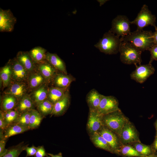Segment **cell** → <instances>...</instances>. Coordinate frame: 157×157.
<instances>
[{
	"label": "cell",
	"mask_w": 157,
	"mask_h": 157,
	"mask_svg": "<svg viewBox=\"0 0 157 157\" xmlns=\"http://www.w3.org/2000/svg\"><path fill=\"white\" fill-rule=\"evenodd\" d=\"M122 41L129 42L134 47L142 51L148 50L154 45L153 33L151 31H136L123 38Z\"/></svg>",
	"instance_id": "6da1fadb"
},
{
	"label": "cell",
	"mask_w": 157,
	"mask_h": 157,
	"mask_svg": "<svg viewBox=\"0 0 157 157\" xmlns=\"http://www.w3.org/2000/svg\"><path fill=\"white\" fill-rule=\"evenodd\" d=\"M129 120L120 109L103 115L102 119V125L113 131L119 138L123 127Z\"/></svg>",
	"instance_id": "7a4b0ae2"
},
{
	"label": "cell",
	"mask_w": 157,
	"mask_h": 157,
	"mask_svg": "<svg viewBox=\"0 0 157 157\" xmlns=\"http://www.w3.org/2000/svg\"><path fill=\"white\" fill-rule=\"evenodd\" d=\"M122 42L119 37L109 30L104 34L102 38L94 46L101 52L106 54H114L119 52Z\"/></svg>",
	"instance_id": "3957f363"
},
{
	"label": "cell",
	"mask_w": 157,
	"mask_h": 157,
	"mask_svg": "<svg viewBox=\"0 0 157 157\" xmlns=\"http://www.w3.org/2000/svg\"><path fill=\"white\" fill-rule=\"evenodd\" d=\"M119 52L120 58L123 63L135 65L141 64L142 62L141 55L142 51L138 50L129 42L122 41L120 46Z\"/></svg>",
	"instance_id": "277c9868"
},
{
	"label": "cell",
	"mask_w": 157,
	"mask_h": 157,
	"mask_svg": "<svg viewBox=\"0 0 157 157\" xmlns=\"http://www.w3.org/2000/svg\"><path fill=\"white\" fill-rule=\"evenodd\" d=\"M156 19L155 16L152 14L148 6L144 4L136 18L133 21L130 22V23L131 24L136 25V30L142 31L144 28L149 25L154 27H156Z\"/></svg>",
	"instance_id": "5b68a950"
},
{
	"label": "cell",
	"mask_w": 157,
	"mask_h": 157,
	"mask_svg": "<svg viewBox=\"0 0 157 157\" xmlns=\"http://www.w3.org/2000/svg\"><path fill=\"white\" fill-rule=\"evenodd\" d=\"M130 21L125 15H117L112 20L111 28L109 30L116 35L123 38L130 34Z\"/></svg>",
	"instance_id": "8992f818"
},
{
	"label": "cell",
	"mask_w": 157,
	"mask_h": 157,
	"mask_svg": "<svg viewBox=\"0 0 157 157\" xmlns=\"http://www.w3.org/2000/svg\"><path fill=\"white\" fill-rule=\"evenodd\" d=\"M120 138L123 144L141 142L138 132L134 125L129 120L123 127Z\"/></svg>",
	"instance_id": "52a82bcc"
},
{
	"label": "cell",
	"mask_w": 157,
	"mask_h": 157,
	"mask_svg": "<svg viewBox=\"0 0 157 157\" xmlns=\"http://www.w3.org/2000/svg\"><path fill=\"white\" fill-rule=\"evenodd\" d=\"M135 65V69L130 74V77L140 83L144 82L155 71V69L151 63Z\"/></svg>",
	"instance_id": "ba28073f"
},
{
	"label": "cell",
	"mask_w": 157,
	"mask_h": 157,
	"mask_svg": "<svg viewBox=\"0 0 157 157\" xmlns=\"http://www.w3.org/2000/svg\"><path fill=\"white\" fill-rule=\"evenodd\" d=\"M97 132L106 140L115 154H117L118 151L123 145L119 136L104 126H102Z\"/></svg>",
	"instance_id": "9c48e42d"
},
{
	"label": "cell",
	"mask_w": 157,
	"mask_h": 157,
	"mask_svg": "<svg viewBox=\"0 0 157 157\" xmlns=\"http://www.w3.org/2000/svg\"><path fill=\"white\" fill-rule=\"evenodd\" d=\"M11 70V81L27 83L30 73L15 58L9 60Z\"/></svg>",
	"instance_id": "30bf717a"
},
{
	"label": "cell",
	"mask_w": 157,
	"mask_h": 157,
	"mask_svg": "<svg viewBox=\"0 0 157 157\" xmlns=\"http://www.w3.org/2000/svg\"><path fill=\"white\" fill-rule=\"evenodd\" d=\"M119 102L113 96H106L102 94L97 112L103 115L119 110Z\"/></svg>",
	"instance_id": "8fae6325"
},
{
	"label": "cell",
	"mask_w": 157,
	"mask_h": 157,
	"mask_svg": "<svg viewBox=\"0 0 157 157\" xmlns=\"http://www.w3.org/2000/svg\"><path fill=\"white\" fill-rule=\"evenodd\" d=\"M29 92L30 91L27 83L11 81L4 93L11 95L18 100L29 94Z\"/></svg>",
	"instance_id": "7c38bea8"
},
{
	"label": "cell",
	"mask_w": 157,
	"mask_h": 157,
	"mask_svg": "<svg viewBox=\"0 0 157 157\" xmlns=\"http://www.w3.org/2000/svg\"><path fill=\"white\" fill-rule=\"evenodd\" d=\"M16 18L10 9L0 8V31L11 32L14 28Z\"/></svg>",
	"instance_id": "4fadbf2b"
},
{
	"label": "cell",
	"mask_w": 157,
	"mask_h": 157,
	"mask_svg": "<svg viewBox=\"0 0 157 157\" xmlns=\"http://www.w3.org/2000/svg\"><path fill=\"white\" fill-rule=\"evenodd\" d=\"M102 116L97 111H89L86 128L89 135L97 132L103 126Z\"/></svg>",
	"instance_id": "5bb4252c"
},
{
	"label": "cell",
	"mask_w": 157,
	"mask_h": 157,
	"mask_svg": "<svg viewBox=\"0 0 157 157\" xmlns=\"http://www.w3.org/2000/svg\"><path fill=\"white\" fill-rule=\"evenodd\" d=\"M36 64V69L42 75L49 84L59 72L46 60Z\"/></svg>",
	"instance_id": "9a60e30c"
},
{
	"label": "cell",
	"mask_w": 157,
	"mask_h": 157,
	"mask_svg": "<svg viewBox=\"0 0 157 157\" xmlns=\"http://www.w3.org/2000/svg\"><path fill=\"white\" fill-rule=\"evenodd\" d=\"M75 80V78L71 75L58 72L49 84H51V86L67 88H69L71 83Z\"/></svg>",
	"instance_id": "2e32d148"
},
{
	"label": "cell",
	"mask_w": 157,
	"mask_h": 157,
	"mask_svg": "<svg viewBox=\"0 0 157 157\" xmlns=\"http://www.w3.org/2000/svg\"><path fill=\"white\" fill-rule=\"evenodd\" d=\"M70 103L69 89L66 91L63 97L53 104L51 115L60 116L63 115L69 107Z\"/></svg>",
	"instance_id": "e0dca14e"
},
{
	"label": "cell",
	"mask_w": 157,
	"mask_h": 157,
	"mask_svg": "<svg viewBox=\"0 0 157 157\" xmlns=\"http://www.w3.org/2000/svg\"><path fill=\"white\" fill-rule=\"evenodd\" d=\"M49 84L45 83L29 94L35 107L47 99Z\"/></svg>",
	"instance_id": "ac0fdd59"
},
{
	"label": "cell",
	"mask_w": 157,
	"mask_h": 157,
	"mask_svg": "<svg viewBox=\"0 0 157 157\" xmlns=\"http://www.w3.org/2000/svg\"><path fill=\"white\" fill-rule=\"evenodd\" d=\"M15 58L30 73L36 70V63L28 51H19Z\"/></svg>",
	"instance_id": "d6986e66"
},
{
	"label": "cell",
	"mask_w": 157,
	"mask_h": 157,
	"mask_svg": "<svg viewBox=\"0 0 157 157\" xmlns=\"http://www.w3.org/2000/svg\"><path fill=\"white\" fill-rule=\"evenodd\" d=\"M45 59L58 72L67 74L64 62L57 54L47 52Z\"/></svg>",
	"instance_id": "ffe728a7"
},
{
	"label": "cell",
	"mask_w": 157,
	"mask_h": 157,
	"mask_svg": "<svg viewBox=\"0 0 157 157\" xmlns=\"http://www.w3.org/2000/svg\"><path fill=\"white\" fill-rule=\"evenodd\" d=\"M35 106L29 94L18 100L14 110L19 114L35 109Z\"/></svg>",
	"instance_id": "44dd1931"
},
{
	"label": "cell",
	"mask_w": 157,
	"mask_h": 157,
	"mask_svg": "<svg viewBox=\"0 0 157 157\" xmlns=\"http://www.w3.org/2000/svg\"><path fill=\"white\" fill-rule=\"evenodd\" d=\"M101 95L102 94L94 89L91 90L88 92L86 99L89 111H97Z\"/></svg>",
	"instance_id": "7402d4cb"
},
{
	"label": "cell",
	"mask_w": 157,
	"mask_h": 157,
	"mask_svg": "<svg viewBox=\"0 0 157 157\" xmlns=\"http://www.w3.org/2000/svg\"><path fill=\"white\" fill-rule=\"evenodd\" d=\"M45 83L47 82L36 69L30 73L27 82L30 92L38 88Z\"/></svg>",
	"instance_id": "603a6c76"
},
{
	"label": "cell",
	"mask_w": 157,
	"mask_h": 157,
	"mask_svg": "<svg viewBox=\"0 0 157 157\" xmlns=\"http://www.w3.org/2000/svg\"><path fill=\"white\" fill-rule=\"evenodd\" d=\"M30 129L16 123L10 124L7 127L3 132L2 138L0 139L7 140L9 137L27 131Z\"/></svg>",
	"instance_id": "cb8c5ba5"
},
{
	"label": "cell",
	"mask_w": 157,
	"mask_h": 157,
	"mask_svg": "<svg viewBox=\"0 0 157 157\" xmlns=\"http://www.w3.org/2000/svg\"><path fill=\"white\" fill-rule=\"evenodd\" d=\"M89 136L91 141L96 147L115 154L106 140L97 132L94 133Z\"/></svg>",
	"instance_id": "d4e9b609"
},
{
	"label": "cell",
	"mask_w": 157,
	"mask_h": 157,
	"mask_svg": "<svg viewBox=\"0 0 157 157\" xmlns=\"http://www.w3.org/2000/svg\"><path fill=\"white\" fill-rule=\"evenodd\" d=\"M69 88L62 89L51 86L48 90L47 99L53 104L61 99L67 90Z\"/></svg>",
	"instance_id": "484cf974"
},
{
	"label": "cell",
	"mask_w": 157,
	"mask_h": 157,
	"mask_svg": "<svg viewBox=\"0 0 157 157\" xmlns=\"http://www.w3.org/2000/svg\"><path fill=\"white\" fill-rule=\"evenodd\" d=\"M18 101L17 98L11 95L4 94L1 100V110L6 111L14 109Z\"/></svg>",
	"instance_id": "4316f807"
},
{
	"label": "cell",
	"mask_w": 157,
	"mask_h": 157,
	"mask_svg": "<svg viewBox=\"0 0 157 157\" xmlns=\"http://www.w3.org/2000/svg\"><path fill=\"white\" fill-rule=\"evenodd\" d=\"M117 155L122 157H144L139 154L131 144H123Z\"/></svg>",
	"instance_id": "83f0119b"
},
{
	"label": "cell",
	"mask_w": 157,
	"mask_h": 157,
	"mask_svg": "<svg viewBox=\"0 0 157 157\" xmlns=\"http://www.w3.org/2000/svg\"><path fill=\"white\" fill-rule=\"evenodd\" d=\"M28 52L36 63L42 62L46 60L47 50L41 47H35Z\"/></svg>",
	"instance_id": "f1b7e54d"
},
{
	"label": "cell",
	"mask_w": 157,
	"mask_h": 157,
	"mask_svg": "<svg viewBox=\"0 0 157 157\" xmlns=\"http://www.w3.org/2000/svg\"><path fill=\"white\" fill-rule=\"evenodd\" d=\"M0 78L4 88L7 87L9 85L11 77V70L9 61L0 70Z\"/></svg>",
	"instance_id": "f546056e"
},
{
	"label": "cell",
	"mask_w": 157,
	"mask_h": 157,
	"mask_svg": "<svg viewBox=\"0 0 157 157\" xmlns=\"http://www.w3.org/2000/svg\"><path fill=\"white\" fill-rule=\"evenodd\" d=\"M30 112V129H36L40 126L44 117L37 110L33 109Z\"/></svg>",
	"instance_id": "4dcf8cb0"
},
{
	"label": "cell",
	"mask_w": 157,
	"mask_h": 157,
	"mask_svg": "<svg viewBox=\"0 0 157 157\" xmlns=\"http://www.w3.org/2000/svg\"><path fill=\"white\" fill-rule=\"evenodd\" d=\"M37 110L44 117L51 114L53 111V104L47 99L38 105L36 107Z\"/></svg>",
	"instance_id": "1f68e13d"
},
{
	"label": "cell",
	"mask_w": 157,
	"mask_h": 157,
	"mask_svg": "<svg viewBox=\"0 0 157 157\" xmlns=\"http://www.w3.org/2000/svg\"><path fill=\"white\" fill-rule=\"evenodd\" d=\"M24 142L7 149L6 152L1 157H18L21 153L24 150L26 147Z\"/></svg>",
	"instance_id": "d6a6232c"
},
{
	"label": "cell",
	"mask_w": 157,
	"mask_h": 157,
	"mask_svg": "<svg viewBox=\"0 0 157 157\" xmlns=\"http://www.w3.org/2000/svg\"><path fill=\"white\" fill-rule=\"evenodd\" d=\"M130 144L143 157L154 153L151 145H147L141 143V142H137Z\"/></svg>",
	"instance_id": "836d02e7"
},
{
	"label": "cell",
	"mask_w": 157,
	"mask_h": 157,
	"mask_svg": "<svg viewBox=\"0 0 157 157\" xmlns=\"http://www.w3.org/2000/svg\"><path fill=\"white\" fill-rule=\"evenodd\" d=\"M2 111L4 120L8 126L14 123L19 115V113L14 109L6 111Z\"/></svg>",
	"instance_id": "e575fe53"
},
{
	"label": "cell",
	"mask_w": 157,
	"mask_h": 157,
	"mask_svg": "<svg viewBox=\"0 0 157 157\" xmlns=\"http://www.w3.org/2000/svg\"><path fill=\"white\" fill-rule=\"evenodd\" d=\"M30 111L19 114L18 117L14 123L19 124L30 129Z\"/></svg>",
	"instance_id": "d590c367"
},
{
	"label": "cell",
	"mask_w": 157,
	"mask_h": 157,
	"mask_svg": "<svg viewBox=\"0 0 157 157\" xmlns=\"http://www.w3.org/2000/svg\"><path fill=\"white\" fill-rule=\"evenodd\" d=\"M150 52L151 57L149 63H151L154 60H157V45L154 44L148 50Z\"/></svg>",
	"instance_id": "8d00e7d4"
},
{
	"label": "cell",
	"mask_w": 157,
	"mask_h": 157,
	"mask_svg": "<svg viewBox=\"0 0 157 157\" xmlns=\"http://www.w3.org/2000/svg\"><path fill=\"white\" fill-rule=\"evenodd\" d=\"M35 157H49L47 153H46L45 150L43 146H39L37 147V150Z\"/></svg>",
	"instance_id": "74e56055"
},
{
	"label": "cell",
	"mask_w": 157,
	"mask_h": 157,
	"mask_svg": "<svg viewBox=\"0 0 157 157\" xmlns=\"http://www.w3.org/2000/svg\"><path fill=\"white\" fill-rule=\"evenodd\" d=\"M37 147L33 145L31 147H29L27 146L25 149L26 152V157L30 156H35L36 152Z\"/></svg>",
	"instance_id": "f35d334b"
},
{
	"label": "cell",
	"mask_w": 157,
	"mask_h": 157,
	"mask_svg": "<svg viewBox=\"0 0 157 157\" xmlns=\"http://www.w3.org/2000/svg\"><path fill=\"white\" fill-rule=\"evenodd\" d=\"M7 126L8 125L3 117L2 112V110H1L0 112V132H3Z\"/></svg>",
	"instance_id": "ab89813d"
},
{
	"label": "cell",
	"mask_w": 157,
	"mask_h": 157,
	"mask_svg": "<svg viewBox=\"0 0 157 157\" xmlns=\"http://www.w3.org/2000/svg\"><path fill=\"white\" fill-rule=\"evenodd\" d=\"M6 140L0 139V157L3 155L7 151V149L5 148Z\"/></svg>",
	"instance_id": "60d3db41"
},
{
	"label": "cell",
	"mask_w": 157,
	"mask_h": 157,
	"mask_svg": "<svg viewBox=\"0 0 157 157\" xmlns=\"http://www.w3.org/2000/svg\"><path fill=\"white\" fill-rule=\"evenodd\" d=\"M151 146L154 153L157 152V135H155L154 140Z\"/></svg>",
	"instance_id": "b9f144b4"
},
{
	"label": "cell",
	"mask_w": 157,
	"mask_h": 157,
	"mask_svg": "<svg viewBox=\"0 0 157 157\" xmlns=\"http://www.w3.org/2000/svg\"><path fill=\"white\" fill-rule=\"evenodd\" d=\"M155 31L153 33V37L155 44L157 45V27H155Z\"/></svg>",
	"instance_id": "7bdbcfd3"
},
{
	"label": "cell",
	"mask_w": 157,
	"mask_h": 157,
	"mask_svg": "<svg viewBox=\"0 0 157 157\" xmlns=\"http://www.w3.org/2000/svg\"><path fill=\"white\" fill-rule=\"evenodd\" d=\"M48 155L50 157H63L61 152L57 154H53L51 153H47Z\"/></svg>",
	"instance_id": "ee69618b"
},
{
	"label": "cell",
	"mask_w": 157,
	"mask_h": 157,
	"mask_svg": "<svg viewBox=\"0 0 157 157\" xmlns=\"http://www.w3.org/2000/svg\"><path fill=\"white\" fill-rule=\"evenodd\" d=\"M144 157H157L156 153H154Z\"/></svg>",
	"instance_id": "f6af8a7d"
},
{
	"label": "cell",
	"mask_w": 157,
	"mask_h": 157,
	"mask_svg": "<svg viewBox=\"0 0 157 157\" xmlns=\"http://www.w3.org/2000/svg\"><path fill=\"white\" fill-rule=\"evenodd\" d=\"M99 2L100 3V6H101L105 3L108 0H99Z\"/></svg>",
	"instance_id": "bcb514c9"
},
{
	"label": "cell",
	"mask_w": 157,
	"mask_h": 157,
	"mask_svg": "<svg viewBox=\"0 0 157 157\" xmlns=\"http://www.w3.org/2000/svg\"><path fill=\"white\" fill-rule=\"evenodd\" d=\"M154 126L156 129V135H157V119L154 123Z\"/></svg>",
	"instance_id": "7dc6e473"
},
{
	"label": "cell",
	"mask_w": 157,
	"mask_h": 157,
	"mask_svg": "<svg viewBox=\"0 0 157 157\" xmlns=\"http://www.w3.org/2000/svg\"><path fill=\"white\" fill-rule=\"evenodd\" d=\"M156 153V154L157 155V152Z\"/></svg>",
	"instance_id": "c3c4849f"
},
{
	"label": "cell",
	"mask_w": 157,
	"mask_h": 157,
	"mask_svg": "<svg viewBox=\"0 0 157 157\" xmlns=\"http://www.w3.org/2000/svg\"><path fill=\"white\" fill-rule=\"evenodd\" d=\"M50 157V156H49V157Z\"/></svg>",
	"instance_id": "681fc988"
}]
</instances>
